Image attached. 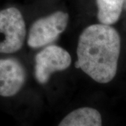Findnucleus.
<instances>
[{
	"label": "nucleus",
	"instance_id": "6",
	"mask_svg": "<svg viewBox=\"0 0 126 126\" xmlns=\"http://www.w3.org/2000/svg\"><path fill=\"white\" fill-rule=\"evenodd\" d=\"M102 121L99 112L95 109L83 107L69 113L58 126H102Z\"/></svg>",
	"mask_w": 126,
	"mask_h": 126
},
{
	"label": "nucleus",
	"instance_id": "5",
	"mask_svg": "<svg viewBox=\"0 0 126 126\" xmlns=\"http://www.w3.org/2000/svg\"><path fill=\"white\" fill-rule=\"evenodd\" d=\"M26 79L25 70L15 59L0 60V95L11 97L22 88Z\"/></svg>",
	"mask_w": 126,
	"mask_h": 126
},
{
	"label": "nucleus",
	"instance_id": "4",
	"mask_svg": "<svg viewBox=\"0 0 126 126\" xmlns=\"http://www.w3.org/2000/svg\"><path fill=\"white\" fill-rule=\"evenodd\" d=\"M71 63V56L66 50L58 46H46L35 57V78L39 83L45 84L53 73L65 70Z\"/></svg>",
	"mask_w": 126,
	"mask_h": 126
},
{
	"label": "nucleus",
	"instance_id": "3",
	"mask_svg": "<svg viewBox=\"0 0 126 126\" xmlns=\"http://www.w3.org/2000/svg\"><path fill=\"white\" fill-rule=\"evenodd\" d=\"M69 15L56 11L36 20L29 32L27 44L32 48H39L53 43L67 26Z\"/></svg>",
	"mask_w": 126,
	"mask_h": 126
},
{
	"label": "nucleus",
	"instance_id": "7",
	"mask_svg": "<svg viewBox=\"0 0 126 126\" xmlns=\"http://www.w3.org/2000/svg\"><path fill=\"white\" fill-rule=\"evenodd\" d=\"M125 0H96L99 23L111 25L118 20L124 7Z\"/></svg>",
	"mask_w": 126,
	"mask_h": 126
},
{
	"label": "nucleus",
	"instance_id": "1",
	"mask_svg": "<svg viewBox=\"0 0 126 126\" xmlns=\"http://www.w3.org/2000/svg\"><path fill=\"white\" fill-rule=\"evenodd\" d=\"M120 51L121 38L113 27L90 25L79 36L75 67L94 81L107 83L116 74Z\"/></svg>",
	"mask_w": 126,
	"mask_h": 126
},
{
	"label": "nucleus",
	"instance_id": "8",
	"mask_svg": "<svg viewBox=\"0 0 126 126\" xmlns=\"http://www.w3.org/2000/svg\"><path fill=\"white\" fill-rule=\"evenodd\" d=\"M123 9L126 10V0H125V2H124V7H123Z\"/></svg>",
	"mask_w": 126,
	"mask_h": 126
},
{
	"label": "nucleus",
	"instance_id": "2",
	"mask_svg": "<svg viewBox=\"0 0 126 126\" xmlns=\"http://www.w3.org/2000/svg\"><path fill=\"white\" fill-rule=\"evenodd\" d=\"M26 36V27L20 11L10 7L0 11V53H12L20 49Z\"/></svg>",
	"mask_w": 126,
	"mask_h": 126
}]
</instances>
